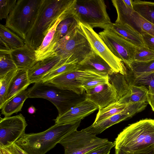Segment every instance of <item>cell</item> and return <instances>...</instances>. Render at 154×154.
I'll return each mask as SVG.
<instances>
[{
    "mask_svg": "<svg viewBox=\"0 0 154 154\" xmlns=\"http://www.w3.org/2000/svg\"><path fill=\"white\" fill-rule=\"evenodd\" d=\"M99 35L111 52L127 66L133 61L138 47L109 29H104Z\"/></svg>",
    "mask_w": 154,
    "mask_h": 154,
    "instance_id": "obj_10",
    "label": "cell"
},
{
    "mask_svg": "<svg viewBox=\"0 0 154 154\" xmlns=\"http://www.w3.org/2000/svg\"><path fill=\"white\" fill-rule=\"evenodd\" d=\"M0 48L11 50L23 45L24 41L17 34L7 28L0 24Z\"/></svg>",
    "mask_w": 154,
    "mask_h": 154,
    "instance_id": "obj_23",
    "label": "cell"
},
{
    "mask_svg": "<svg viewBox=\"0 0 154 154\" xmlns=\"http://www.w3.org/2000/svg\"><path fill=\"white\" fill-rule=\"evenodd\" d=\"M79 22L72 11L67 15L57 27L54 38L56 45L61 39L79 26Z\"/></svg>",
    "mask_w": 154,
    "mask_h": 154,
    "instance_id": "obj_24",
    "label": "cell"
},
{
    "mask_svg": "<svg viewBox=\"0 0 154 154\" xmlns=\"http://www.w3.org/2000/svg\"><path fill=\"white\" fill-rule=\"evenodd\" d=\"M76 70H90L105 76L116 72L108 63L92 49L86 57L77 64Z\"/></svg>",
    "mask_w": 154,
    "mask_h": 154,
    "instance_id": "obj_16",
    "label": "cell"
},
{
    "mask_svg": "<svg viewBox=\"0 0 154 154\" xmlns=\"http://www.w3.org/2000/svg\"><path fill=\"white\" fill-rule=\"evenodd\" d=\"M0 153L1 154H11V153L5 148L0 149Z\"/></svg>",
    "mask_w": 154,
    "mask_h": 154,
    "instance_id": "obj_43",
    "label": "cell"
},
{
    "mask_svg": "<svg viewBox=\"0 0 154 154\" xmlns=\"http://www.w3.org/2000/svg\"><path fill=\"white\" fill-rule=\"evenodd\" d=\"M148 89L149 93L147 95V102L154 112V90L150 88H149Z\"/></svg>",
    "mask_w": 154,
    "mask_h": 154,
    "instance_id": "obj_41",
    "label": "cell"
},
{
    "mask_svg": "<svg viewBox=\"0 0 154 154\" xmlns=\"http://www.w3.org/2000/svg\"><path fill=\"white\" fill-rule=\"evenodd\" d=\"M31 84L28 71L17 69L7 91L5 103L22 91L26 90Z\"/></svg>",
    "mask_w": 154,
    "mask_h": 154,
    "instance_id": "obj_21",
    "label": "cell"
},
{
    "mask_svg": "<svg viewBox=\"0 0 154 154\" xmlns=\"http://www.w3.org/2000/svg\"><path fill=\"white\" fill-rule=\"evenodd\" d=\"M114 143L115 149L125 154H154V119H146L129 125Z\"/></svg>",
    "mask_w": 154,
    "mask_h": 154,
    "instance_id": "obj_1",
    "label": "cell"
},
{
    "mask_svg": "<svg viewBox=\"0 0 154 154\" xmlns=\"http://www.w3.org/2000/svg\"><path fill=\"white\" fill-rule=\"evenodd\" d=\"M66 63V62L59 56L51 57L38 61L28 71L31 83H35L41 81L46 75Z\"/></svg>",
    "mask_w": 154,
    "mask_h": 154,
    "instance_id": "obj_15",
    "label": "cell"
},
{
    "mask_svg": "<svg viewBox=\"0 0 154 154\" xmlns=\"http://www.w3.org/2000/svg\"><path fill=\"white\" fill-rule=\"evenodd\" d=\"M36 109L35 108L32 106H30L28 109V112L30 114H32L35 113Z\"/></svg>",
    "mask_w": 154,
    "mask_h": 154,
    "instance_id": "obj_42",
    "label": "cell"
},
{
    "mask_svg": "<svg viewBox=\"0 0 154 154\" xmlns=\"http://www.w3.org/2000/svg\"><path fill=\"white\" fill-rule=\"evenodd\" d=\"M109 82L108 75L97 78L82 84V87L86 91L96 86Z\"/></svg>",
    "mask_w": 154,
    "mask_h": 154,
    "instance_id": "obj_37",
    "label": "cell"
},
{
    "mask_svg": "<svg viewBox=\"0 0 154 154\" xmlns=\"http://www.w3.org/2000/svg\"><path fill=\"white\" fill-rule=\"evenodd\" d=\"M128 104H121L118 101L111 103L107 106L99 109L96 117L93 124L108 118L124 111Z\"/></svg>",
    "mask_w": 154,
    "mask_h": 154,
    "instance_id": "obj_30",
    "label": "cell"
},
{
    "mask_svg": "<svg viewBox=\"0 0 154 154\" xmlns=\"http://www.w3.org/2000/svg\"><path fill=\"white\" fill-rule=\"evenodd\" d=\"M81 121L73 124H55L44 131L25 133L15 143L29 154H45L67 136L77 131Z\"/></svg>",
    "mask_w": 154,
    "mask_h": 154,
    "instance_id": "obj_3",
    "label": "cell"
},
{
    "mask_svg": "<svg viewBox=\"0 0 154 154\" xmlns=\"http://www.w3.org/2000/svg\"><path fill=\"white\" fill-rule=\"evenodd\" d=\"M91 50L88 41L79 26L57 42L54 56H60L66 63L78 64Z\"/></svg>",
    "mask_w": 154,
    "mask_h": 154,
    "instance_id": "obj_6",
    "label": "cell"
},
{
    "mask_svg": "<svg viewBox=\"0 0 154 154\" xmlns=\"http://www.w3.org/2000/svg\"><path fill=\"white\" fill-rule=\"evenodd\" d=\"M43 0H18L5 26L24 41L35 20Z\"/></svg>",
    "mask_w": 154,
    "mask_h": 154,
    "instance_id": "obj_5",
    "label": "cell"
},
{
    "mask_svg": "<svg viewBox=\"0 0 154 154\" xmlns=\"http://www.w3.org/2000/svg\"><path fill=\"white\" fill-rule=\"evenodd\" d=\"M86 97L99 107V109L105 107L119 100L116 90L109 82L98 85L86 91Z\"/></svg>",
    "mask_w": 154,
    "mask_h": 154,
    "instance_id": "obj_14",
    "label": "cell"
},
{
    "mask_svg": "<svg viewBox=\"0 0 154 154\" xmlns=\"http://www.w3.org/2000/svg\"><path fill=\"white\" fill-rule=\"evenodd\" d=\"M130 90L118 101L121 104L147 102L148 90L143 86L129 85Z\"/></svg>",
    "mask_w": 154,
    "mask_h": 154,
    "instance_id": "obj_26",
    "label": "cell"
},
{
    "mask_svg": "<svg viewBox=\"0 0 154 154\" xmlns=\"http://www.w3.org/2000/svg\"><path fill=\"white\" fill-rule=\"evenodd\" d=\"M17 0H2L0 1V18L7 19L14 8Z\"/></svg>",
    "mask_w": 154,
    "mask_h": 154,
    "instance_id": "obj_36",
    "label": "cell"
},
{
    "mask_svg": "<svg viewBox=\"0 0 154 154\" xmlns=\"http://www.w3.org/2000/svg\"><path fill=\"white\" fill-rule=\"evenodd\" d=\"M79 24L92 49L103 58L115 72L125 75L127 69L124 63L111 52L99 34L88 25L80 22Z\"/></svg>",
    "mask_w": 154,
    "mask_h": 154,
    "instance_id": "obj_9",
    "label": "cell"
},
{
    "mask_svg": "<svg viewBox=\"0 0 154 154\" xmlns=\"http://www.w3.org/2000/svg\"><path fill=\"white\" fill-rule=\"evenodd\" d=\"M77 64L73 63L65 64L46 75L42 81L44 82H47L56 77L76 70Z\"/></svg>",
    "mask_w": 154,
    "mask_h": 154,
    "instance_id": "obj_34",
    "label": "cell"
},
{
    "mask_svg": "<svg viewBox=\"0 0 154 154\" xmlns=\"http://www.w3.org/2000/svg\"><path fill=\"white\" fill-rule=\"evenodd\" d=\"M114 146V143L109 141L106 144L92 150L84 154H109L111 149Z\"/></svg>",
    "mask_w": 154,
    "mask_h": 154,
    "instance_id": "obj_38",
    "label": "cell"
},
{
    "mask_svg": "<svg viewBox=\"0 0 154 154\" xmlns=\"http://www.w3.org/2000/svg\"><path fill=\"white\" fill-rule=\"evenodd\" d=\"M110 30L139 48H145L142 35L125 24L112 23Z\"/></svg>",
    "mask_w": 154,
    "mask_h": 154,
    "instance_id": "obj_22",
    "label": "cell"
},
{
    "mask_svg": "<svg viewBox=\"0 0 154 154\" xmlns=\"http://www.w3.org/2000/svg\"><path fill=\"white\" fill-rule=\"evenodd\" d=\"M109 82L116 88L119 100L122 97L130 90L129 85L127 82L125 75L120 73L115 72L108 75Z\"/></svg>",
    "mask_w": 154,
    "mask_h": 154,
    "instance_id": "obj_29",
    "label": "cell"
},
{
    "mask_svg": "<svg viewBox=\"0 0 154 154\" xmlns=\"http://www.w3.org/2000/svg\"><path fill=\"white\" fill-rule=\"evenodd\" d=\"M27 125L25 117L21 113L13 116L1 118L0 149L15 143L25 133Z\"/></svg>",
    "mask_w": 154,
    "mask_h": 154,
    "instance_id": "obj_11",
    "label": "cell"
},
{
    "mask_svg": "<svg viewBox=\"0 0 154 154\" xmlns=\"http://www.w3.org/2000/svg\"><path fill=\"white\" fill-rule=\"evenodd\" d=\"M10 52L17 69L28 71L38 62L35 51L26 44L10 50Z\"/></svg>",
    "mask_w": 154,
    "mask_h": 154,
    "instance_id": "obj_17",
    "label": "cell"
},
{
    "mask_svg": "<svg viewBox=\"0 0 154 154\" xmlns=\"http://www.w3.org/2000/svg\"><path fill=\"white\" fill-rule=\"evenodd\" d=\"M99 109L98 106L86 99L54 120L55 124H73L81 121L86 117Z\"/></svg>",
    "mask_w": 154,
    "mask_h": 154,
    "instance_id": "obj_13",
    "label": "cell"
},
{
    "mask_svg": "<svg viewBox=\"0 0 154 154\" xmlns=\"http://www.w3.org/2000/svg\"><path fill=\"white\" fill-rule=\"evenodd\" d=\"M77 70L56 77L47 82L63 89L72 91L79 94L85 93L82 85L76 80Z\"/></svg>",
    "mask_w": 154,
    "mask_h": 154,
    "instance_id": "obj_20",
    "label": "cell"
},
{
    "mask_svg": "<svg viewBox=\"0 0 154 154\" xmlns=\"http://www.w3.org/2000/svg\"><path fill=\"white\" fill-rule=\"evenodd\" d=\"M117 13L116 23L126 24L141 35L147 33L154 37V25L143 18L133 9L125 8Z\"/></svg>",
    "mask_w": 154,
    "mask_h": 154,
    "instance_id": "obj_12",
    "label": "cell"
},
{
    "mask_svg": "<svg viewBox=\"0 0 154 154\" xmlns=\"http://www.w3.org/2000/svg\"><path fill=\"white\" fill-rule=\"evenodd\" d=\"M115 154H125L122 151L118 149H115Z\"/></svg>",
    "mask_w": 154,
    "mask_h": 154,
    "instance_id": "obj_44",
    "label": "cell"
},
{
    "mask_svg": "<svg viewBox=\"0 0 154 154\" xmlns=\"http://www.w3.org/2000/svg\"><path fill=\"white\" fill-rule=\"evenodd\" d=\"M28 95L27 90H24L7 101L1 109V114L5 117H9L21 111Z\"/></svg>",
    "mask_w": 154,
    "mask_h": 154,
    "instance_id": "obj_25",
    "label": "cell"
},
{
    "mask_svg": "<svg viewBox=\"0 0 154 154\" xmlns=\"http://www.w3.org/2000/svg\"><path fill=\"white\" fill-rule=\"evenodd\" d=\"M103 0H75L72 13L79 21L92 28L109 29L112 24Z\"/></svg>",
    "mask_w": 154,
    "mask_h": 154,
    "instance_id": "obj_7",
    "label": "cell"
},
{
    "mask_svg": "<svg viewBox=\"0 0 154 154\" xmlns=\"http://www.w3.org/2000/svg\"><path fill=\"white\" fill-rule=\"evenodd\" d=\"M17 69L8 73L0 78V109L5 103V98L10 83Z\"/></svg>",
    "mask_w": 154,
    "mask_h": 154,
    "instance_id": "obj_33",
    "label": "cell"
},
{
    "mask_svg": "<svg viewBox=\"0 0 154 154\" xmlns=\"http://www.w3.org/2000/svg\"><path fill=\"white\" fill-rule=\"evenodd\" d=\"M154 59V51L146 48L138 47L134 54L133 61L146 62Z\"/></svg>",
    "mask_w": 154,
    "mask_h": 154,
    "instance_id": "obj_35",
    "label": "cell"
},
{
    "mask_svg": "<svg viewBox=\"0 0 154 154\" xmlns=\"http://www.w3.org/2000/svg\"><path fill=\"white\" fill-rule=\"evenodd\" d=\"M11 154H29L15 143L5 148Z\"/></svg>",
    "mask_w": 154,
    "mask_h": 154,
    "instance_id": "obj_40",
    "label": "cell"
},
{
    "mask_svg": "<svg viewBox=\"0 0 154 154\" xmlns=\"http://www.w3.org/2000/svg\"><path fill=\"white\" fill-rule=\"evenodd\" d=\"M75 1L43 0L34 24L24 41L25 44L36 50L56 20L72 10Z\"/></svg>",
    "mask_w": 154,
    "mask_h": 154,
    "instance_id": "obj_2",
    "label": "cell"
},
{
    "mask_svg": "<svg viewBox=\"0 0 154 154\" xmlns=\"http://www.w3.org/2000/svg\"><path fill=\"white\" fill-rule=\"evenodd\" d=\"M125 75L129 85L143 86L154 90V72L136 75L127 69Z\"/></svg>",
    "mask_w": 154,
    "mask_h": 154,
    "instance_id": "obj_27",
    "label": "cell"
},
{
    "mask_svg": "<svg viewBox=\"0 0 154 154\" xmlns=\"http://www.w3.org/2000/svg\"><path fill=\"white\" fill-rule=\"evenodd\" d=\"M109 141L107 139L99 138L83 129L68 135L59 143L64 147V154H84Z\"/></svg>",
    "mask_w": 154,
    "mask_h": 154,
    "instance_id": "obj_8",
    "label": "cell"
},
{
    "mask_svg": "<svg viewBox=\"0 0 154 154\" xmlns=\"http://www.w3.org/2000/svg\"><path fill=\"white\" fill-rule=\"evenodd\" d=\"M27 91L28 98H43L51 102L58 111V116L63 114L86 99V92L78 94L42 81L35 83Z\"/></svg>",
    "mask_w": 154,
    "mask_h": 154,
    "instance_id": "obj_4",
    "label": "cell"
},
{
    "mask_svg": "<svg viewBox=\"0 0 154 154\" xmlns=\"http://www.w3.org/2000/svg\"><path fill=\"white\" fill-rule=\"evenodd\" d=\"M0 154H1L0 153Z\"/></svg>",
    "mask_w": 154,
    "mask_h": 154,
    "instance_id": "obj_45",
    "label": "cell"
},
{
    "mask_svg": "<svg viewBox=\"0 0 154 154\" xmlns=\"http://www.w3.org/2000/svg\"><path fill=\"white\" fill-rule=\"evenodd\" d=\"M141 35L145 48L154 51V37L147 33Z\"/></svg>",
    "mask_w": 154,
    "mask_h": 154,
    "instance_id": "obj_39",
    "label": "cell"
},
{
    "mask_svg": "<svg viewBox=\"0 0 154 154\" xmlns=\"http://www.w3.org/2000/svg\"><path fill=\"white\" fill-rule=\"evenodd\" d=\"M128 66L133 74L138 75L154 72V59L146 62L133 61Z\"/></svg>",
    "mask_w": 154,
    "mask_h": 154,
    "instance_id": "obj_32",
    "label": "cell"
},
{
    "mask_svg": "<svg viewBox=\"0 0 154 154\" xmlns=\"http://www.w3.org/2000/svg\"><path fill=\"white\" fill-rule=\"evenodd\" d=\"M72 12L71 11L59 17L50 29L44 38L41 45L35 51V56L38 61L54 56L56 44L55 42L54 38L57 27L60 22L67 15Z\"/></svg>",
    "mask_w": 154,
    "mask_h": 154,
    "instance_id": "obj_19",
    "label": "cell"
},
{
    "mask_svg": "<svg viewBox=\"0 0 154 154\" xmlns=\"http://www.w3.org/2000/svg\"><path fill=\"white\" fill-rule=\"evenodd\" d=\"M10 50L0 49V78L10 72L17 69L11 57Z\"/></svg>",
    "mask_w": 154,
    "mask_h": 154,
    "instance_id": "obj_31",
    "label": "cell"
},
{
    "mask_svg": "<svg viewBox=\"0 0 154 154\" xmlns=\"http://www.w3.org/2000/svg\"><path fill=\"white\" fill-rule=\"evenodd\" d=\"M137 113V111L130 107L126 106L125 110L103 120L95 124L84 129L86 131L96 135L102 132L111 126L129 119Z\"/></svg>",
    "mask_w": 154,
    "mask_h": 154,
    "instance_id": "obj_18",
    "label": "cell"
},
{
    "mask_svg": "<svg viewBox=\"0 0 154 154\" xmlns=\"http://www.w3.org/2000/svg\"><path fill=\"white\" fill-rule=\"evenodd\" d=\"M133 4L135 11L154 25V2L135 0L133 1Z\"/></svg>",
    "mask_w": 154,
    "mask_h": 154,
    "instance_id": "obj_28",
    "label": "cell"
}]
</instances>
